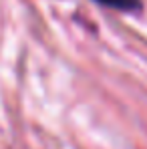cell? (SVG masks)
Instances as JSON below:
<instances>
[{"instance_id": "6da1fadb", "label": "cell", "mask_w": 147, "mask_h": 149, "mask_svg": "<svg viewBox=\"0 0 147 149\" xmlns=\"http://www.w3.org/2000/svg\"><path fill=\"white\" fill-rule=\"evenodd\" d=\"M97 2L103 4V6L115 8V10H125V12L139 10V8H141V2H139V0H97Z\"/></svg>"}]
</instances>
